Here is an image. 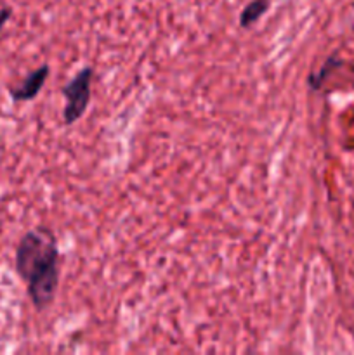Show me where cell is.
<instances>
[{
	"mask_svg": "<svg viewBox=\"0 0 354 355\" xmlns=\"http://www.w3.org/2000/svg\"><path fill=\"white\" fill-rule=\"evenodd\" d=\"M16 272L26 284L33 307L45 311L54 302L59 286V248L54 232L37 227L19 239Z\"/></svg>",
	"mask_w": 354,
	"mask_h": 355,
	"instance_id": "obj_1",
	"label": "cell"
},
{
	"mask_svg": "<svg viewBox=\"0 0 354 355\" xmlns=\"http://www.w3.org/2000/svg\"><path fill=\"white\" fill-rule=\"evenodd\" d=\"M92 76V68L85 66L62 87V96L66 99L65 110H62V121H65V125L76 123L85 114L90 103Z\"/></svg>",
	"mask_w": 354,
	"mask_h": 355,
	"instance_id": "obj_2",
	"label": "cell"
},
{
	"mask_svg": "<svg viewBox=\"0 0 354 355\" xmlns=\"http://www.w3.org/2000/svg\"><path fill=\"white\" fill-rule=\"evenodd\" d=\"M49 73L51 68L47 64L40 66V68L33 69L31 73H28L23 80H21L17 85L9 87V96L14 103H26V101H33L35 97L40 94V90L44 89L45 82L49 78Z\"/></svg>",
	"mask_w": 354,
	"mask_h": 355,
	"instance_id": "obj_3",
	"label": "cell"
},
{
	"mask_svg": "<svg viewBox=\"0 0 354 355\" xmlns=\"http://www.w3.org/2000/svg\"><path fill=\"white\" fill-rule=\"evenodd\" d=\"M271 0H252L250 3H246L245 9L239 14V26L242 28H250L264 16V14L269 10Z\"/></svg>",
	"mask_w": 354,
	"mask_h": 355,
	"instance_id": "obj_4",
	"label": "cell"
},
{
	"mask_svg": "<svg viewBox=\"0 0 354 355\" xmlns=\"http://www.w3.org/2000/svg\"><path fill=\"white\" fill-rule=\"evenodd\" d=\"M339 66H340V59L337 58V55H332V58L326 59L325 64L321 66V69H319L318 73H312V75L309 76V87H311L312 90L321 89L323 83H325V80L328 78L330 73H332L335 68H339Z\"/></svg>",
	"mask_w": 354,
	"mask_h": 355,
	"instance_id": "obj_5",
	"label": "cell"
},
{
	"mask_svg": "<svg viewBox=\"0 0 354 355\" xmlns=\"http://www.w3.org/2000/svg\"><path fill=\"white\" fill-rule=\"evenodd\" d=\"M10 16H12V9H10V7H2V9H0V40H2L3 26H6L7 21L10 19Z\"/></svg>",
	"mask_w": 354,
	"mask_h": 355,
	"instance_id": "obj_6",
	"label": "cell"
}]
</instances>
